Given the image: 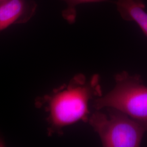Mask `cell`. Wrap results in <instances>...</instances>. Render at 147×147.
<instances>
[{
  "label": "cell",
  "mask_w": 147,
  "mask_h": 147,
  "mask_svg": "<svg viewBox=\"0 0 147 147\" xmlns=\"http://www.w3.org/2000/svg\"><path fill=\"white\" fill-rule=\"evenodd\" d=\"M100 81L99 75L88 78L79 74L68 83L37 98L36 106L47 115L49 136L61 134L64 128L80 121L88 122L90 101L102 95Z\"/></svg>",
  "instance_id": "obj_1"
},
{
  "label": "cell",
  "mask_w": 147,
  "mask_h": 147,
  "mask_svg": "<svg viewBox=\"0 0 147 147\" xmlns=\"http://www.w3.org/2000/svg\"><path fill=\"white\" fill-rule=\"evenodd\" d=\"M88 123L105 147H140L146 132L140 121L110 107L96 111Z\"/></svg>",
  "instance_id": "obj_2"
},
{
  "label": "cell",
  "mask_w": 147,
  "mask_h": 147,
  "mask_svg": "<svg viewBox=\"0 0 147 147\" xmlns=\"http://www.w3.org/2000/svg\"><path fill=\"white\" fill-rule=\"evenodd\" d=\"M115 87L94 100L96 110L110 107L134 119L147 122V86L140 75L123 71L115 76Z\"/></svg>",
  "instance_id": "obj_3"
},
{
  "label": "cell",
  "mask_w": 147,
  "mask_h": 147,
  "mask_svg": "<svg viewBox=\"0 0 147 147\" xmlns=\"http://www.w3.org/2000/svg\"><path fill=\"white\" fill-rule=\"evenodd\" d=\"M36 5L27 0H7L0 4V31L16 24L25 23L34 14Z\"/></svg>",
  "instance_id": "obj_4"
},
{
  "label": "cell",
  "mask_w": 147,
  "mask_h": 147,
  "mask_svg": "<svg viewBox=\"0 0 147 147\" xmlns=\"http://www.w3.org/2000/svg\"><path fill=\"white\" fill-rule=\"evenodd\" d=\"M117 5L121 18L135 21L147 37V13L142 0H118Z\"/></svg>",
  "instance_id": "obj_5"
},
{
  "label": "cell",
  "mask_w": 147,
  "mask_h": 147,
  "mask_svg": "<svg viewBox=\"0 0 147 147\" xmlns=\"http://www.w3.org/2000/svg\"><path fill=\"white\" fill-rule=\"evenodd\" d=\"M65 1L68 7L67 8L63 11L62 13L63 17L67 20L70 24L74 23L75 21L76 11V6L86 3H91V2H100L108 1L107 0H63Z\"/></svg>",
  "instance_id": "obj_6"
},
{
  "label": "cell",
  "mask_w": 147,
  "mask_h": 147,
  "mask_svg": "<svg viewBox=\"0 0 147 147\" xmlns=\"http://www.w3.org/2000/svg\"><path fill=\"white\" fill-rule=\"evenodd\" d=\"M142 124V125L144 127L146 131L147 132V122H141Z\"/></svg>",
  "instance_id": "obj_7"
},
{
  "label": "cell",
  "mask_w": 147,
  "mask_h": 147,
  "mask_svg": "<svg viewBox=\"0 0 147 147\" xmlns=\"http://www.w3.org/2000/svg\"><path fill=\"white\" fill-rule=\"evenodd\" d=\"M5 1H7V0H0V4H1L2 3L5 2Z\"/></svg>",
  "instance_id": "obj_8"
}]
</instances>
